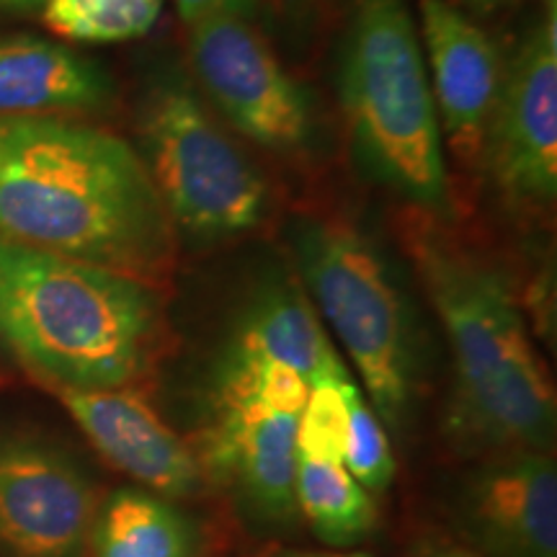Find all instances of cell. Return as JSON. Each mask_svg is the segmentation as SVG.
<instances>
[{"instance_id":"6da1fadb","label":"cell","mask_w":557,"mask_h":557,"mask_svg":"<svg viewBox=\"0 0 557 557\" xmlns=\"http://www.w3.org/2000/svg\"><path fill=\"white\" fill-rule=\"evenodd\" d=\"M0 240L158 287L178 238L127 139L62 116H0Z\"/></svg>"},{"instance_id":"7a4b0ae2","label":"cell","mask_w":557,"mask_h":557,"mask_svg":"<svg viewBox=\"0 0 557 557\" xmlns=\"http://www.w3.org/2000/svg\"><path fill=\"white\" fill-rule=\"evenodd\" d=\"M408 250L451 354L449 442L475 457L553 451L555 387L506 271L429 214L408 222Z\"/></svg>"},{"instance_id":"3957f363","label":"cell","mask_w":557,"mask_h":557,"mask_svg":"<svg viewBox=\"0 0 557 557\" xmlns=\"http://www.w3.org/2000/svg\"><path fill=\"white\" fill-rule=\"evenodd\" d=\"M163 341L156 284L0 240V351L54 393L132 387Z\"/></svg>"},{"instance_id":"277c9868","label":"cell","mask_w":557,"mask_h":557,"mask_svg":"<svg viewBox=\"0 0 557 557\" xmlns=\"http://www.w3.org/2000/svg\"><path fill=\"white\" fill-rule=\"evenodd\" d=\"M338 99L361 169L421 214L451 218L447 145L406 0H359Z\"/></svg>"},{"instance_id":"5b68a950","label":"cell","mask_w":557,"mask_h":557,"mask_svg":"<svg viewBox=\"0 0 557 557\" xmlns=\"http://www.w3.org/2000/svg\"><path fill=\"white\" fill-rule=\"evenodd\" d=\"M292 248L302 287L359 374L367 400L400 434L421 389L423 341L398 271L377 243L341 220H297Z\"/></svg>"},{"instance_id":"8992f818","label":"cell","mask_w":557,"mask_h":557,"mask_svg":"<svg viewBox=\"0 0 557 557\" xmlns=\"http://www.w3.org/2000/svg\"><path fill=\"white\" fill-rule=\"evenodd\" d=\"M139 137L176 238L209 246L243 238L269 218L267 176L181 78L160 81L145 96Z\"/></svg>"},{"instance_id":"52a82bcc","label":"cell","mask_w":557,"mask_h":557,"mask_svg":"<svg viewBox=\"0 0 557 557\" xmlns=\"http://www.w3.org/2000/svg\"><path fill=\"white\" fill-rule=\"evenodd\" d=\"M189 54L207 99L230 127L278 156L308 148L315 129L308 94L246 16L191 24Z\"/></svg>"},{"instance_id":"ba28073f","label":"cell","mask_w":557,"mask_h":557,"mask_svg":"<svg viewBox=\"0 0 557 557\" xmlns=\"http://www.w3.org/2000/svg\"><path fill=\"white\" fill-rule=\"evenodd\" d=\"M487 173L506 197L549 205L557 194V0L506 60L483 145Z\"/></svg>"},{"instance_id":"9c48e42d","label":"cell","mask_w":557,"mask_h":557,"mask_svg":"<svg viewBox=\"0 0 557 557\" xmlns=\"http://www.w3.org/2000/svg\"><path fill=\"white\" fill-rule=\"evenodd\" d=\"M99 504L94 480L67 449L0 429V557H86Z\"/></svg>"},{"instance_id":"30bf717a","label":"cell","mask_w":557,"mask_h":557,"mask_svg":"<svg viewBox=\"0 0 557 557\" xmlns=\"http://www.w3.org/2000/svg\"><path fill=\"white\" fill-rule=\"evenodd\" d=\"M451 521L480 557H557V468L553 451L478 457L451 491Z\"/></svg>"},{"instance_id":"8fae6325","label":"cell","mask_w":557,"mask_h":557,"mask_svg":"<svg viewBox=\"0 0 557 557\" xmlns=\"http://www.w3.org/2000/svg\"><path fill=\"white\" fill-rule=\"evenodd\" d=\"M299 413L259 403L212 400V418L194 447L205 478L214 480L243 517L259 527H287L299 517L295 498Z\"/></svg>"},{"instance_id":"7c38bea8","label":"cell","mask_w":557,"mask_h":557,"mask_svg":"<svg viewBox=\"0 0 557 557\" xmlns=\"http://www.w3.org/2000/svg\"><path fill=\"white\" fill-rule=\"evenodd\" d=\"M418 13V39L444 145L462 163H480L504 83V54L491 34L451 0H421Z\"/></svg>"},{"instance_id":"4fadbf2b","label":"cell","mask_w":557,"mask_h":557,"mask_svg":"<svg viewBox=\"0 0 557 557\" xmlns=\"http://www.w3.org/2000/svg\"><path fill=\"white\" fill-rule=\"evenodd\" d=\"M94 449L137 487L169 500L205 491V470L194 444L176 434L135 387L58 393Z\"/></svg>"},{"instance_id":"5bb4252c","label":"cell","mask_w":557,"mask_h":557,"mask_svg":"<svg viewBox=\"0 0 557 557\" xmlns=\"http://www.w3.org/2000/svg\"><path fill=\"white\" fill-rule=\"evenodd\" d=\"M225 351L289 367L310 387L351 374L308 292L284 276L250 295L235 318Z\"/></svg>"},{"instance_id":"9a60e30c","label":"cell","mask_w":557,"mask_h":557,"mask_svg":"<svg viewBox=\"0 0 557 557\" xmlns=\"http://www.w3.org/2000/svg\"><path fill=\"white\" fill-rule=\"evenodd\" d=\"M111 99L107 70L60 41L0 34V116L96 111Z\"/></svg>"},{"instance_id":"2e32d148","label":"cell","mask_w":557,"mask_h":557,"mask_svg":"<svg viewBox=\"0 0 557 557\" xmlns=\"http://www.w3.org/2000/svg\"><path fill=\"white\" fill-rule=\"evenodd\" d=\"M199 529L176 500L120 487L96 508L86 557H194Z\"/></svg>"},{"instance_id":"e0dca14e","label":"cell","mask_w":557,"mask_h":557,"mask_svg":"<svg viewBox=\"0 0 557 557\" xmlns=\"http://www.w3.org/2000/svg\"><path fill=\"white\" fill-rule=\"evenodd\" d=\"M295 498L299 517L331 549L359 545L377 529L380 511L374 496L361 487L344 462L297 455Z\"/></svg>"},{"instance_id":"ac0fdd59","label":"cell","mask_w":557,"mask_h":557,"mask_svg":"<svg viewBox=\"0 0 557 557\" xmlns=\"http://www.w3.org/2000/svg\"><path fill=\"white\" fill-rule=\"evenodd\" d=\"M45 24L83 45H122L156 29L163 0H45Z\"/></svg>"},{"instance_id":"d6986e66","label":"cell","mask_w":557,"mask_h":557,"mask_svg":"<svg viewBox=\"0 0 557 557\" xmlns=\"http://www.w3.org/2000/svg\"><path fill=\"white\" fill-rule=\"evenodd\" d=\"M346 408H348V426H346V447L344 465L361 487L369 493H385L393 485L398 462H395L393 442L389 431L372 403L367 400L364 389L357 385V380L346 382Z\"/></svg>"},{"instance_id":"ffe728a7","label":"cell","mask_w":557,"mask_h":557,"mask_svg":"<svg viewBox=\"0 0 557 557\" xmlns=\"http://www.w3.org/2000/svg\"><path fill=\"white\" fill-rule=\"evenodd\" d=\"M354 374L336 380H323L310 387L302 413L297 423V455L333 459L344 462L346 447V382Z\"/></svg>"},{"instance_id":"44dd1931","label":"cell","mask_w":557,"mask_h":557,"mask_svg":"<svg viewBox=\"0 0 557 557\" xmlns=\"http://www.w3.org/2000/svg\"><path fill=\"white\" fill-rule=\"evenodd\" d=\"M256 0H176V9L186 26L212 16H248Z\"/></svg>"},{"instance_id":"7402d4cb","label":"cell","mask_w":557,"mask_h":557,"mask_svg":"<svg viewBox=\"0 0 557 557\" xmlns=\"http://www.w3.org/2000/svg\"><path fill=\"white\" fill-rule=\"evenodd\" d=\"M416 557H480L475 549H470L462 542L451 540H429L423 542Z\"/></svg>"},{"instance_id":"603a6c76","label":"cell","mask_w":557,"mask_h":557,"mask_svg":"<svg viewBox=\"0 0 557 557\" xmlns=\"http://www.w3.org/2000/svg\"><path fill=\"white\" fill-rule=\"evenodd\" d=\"M269 557H372L364 553H346V549H299V547H284L276 549Z\"/></svg>"},{"instance_id":"cb8c5ba5","label":"cell","mask_w":557,"mask_h":557,"mask_svg":"<svg viewBox=\"0 0 557 557\" xmlns=\"http://www.w3.org/2000/svg\"><path fill=\"white\" fill-rule=\"evenodd\" d=\"M41 5H45V0H0V9L9 11H34Z\"/></svg>"},{"instance_id":"d4e9b609","label":"cell","mask_w":557,"mask_h":557,"mask_svg":"<svg viewBox=\"0 0 557 557\" xmlns=\"http://www.w3.org/2000/svg\"><path fill=\"white\" fill-rule=\"evenodd\" d=\"M517 3V0H470V5L480 13H491V11H498V9H506V5Z\"/></svg>"}]
</instances>
